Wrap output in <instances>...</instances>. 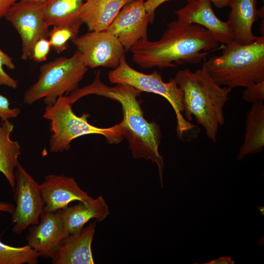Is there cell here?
Segmentation results:
<instances>
[{"mask_svg": "<svg viewBox=\"0 0 264 264\" xmlns=\"http://www.w3.org/2000/svg\"><path fill=\"white\" fill-rule=\"evenodd\" d=\"M101 71H97L93 82L82 88H78L68 96L70 103L73 105L81 98L95 94L116 101L122 107L123 119L122 135L129 143L132 156L137 159L144 158L156 164L161 188H163V158L158 152L161 138L159 125L153 121L149 122L144 118L138 100L141 91L126 84H116L110 87L100 79Z\"/></svg>", "mask_w": 264, "mask_h": 264, "instance_id": "cell-1", "label": "cell"}, {"mask_svg": "<svg viewBox=\"0 0 264 264\" xmlns=\"http://www.w3.org/2000/svg\"><path fill=\"white\" fill-rule=\"evenodd\" d=\"M219 43L204 27L178 20L170 22L158 41L142 39L131 48L132 59L145 69L175 67L185 63H200Z\"/></svg>", "mask_w": 264, "mask_h": 264, "instance_id": "cell-2", "label": "cell"}, {"mask_svg": "<svg viewBox=\"0 0 264 264\" xmlns=\"http://www.w3.org/2000/svg\"><path fill=\"white\" fill-rule=\"evenodd\" d=\"M206 59L201 68L194 72L188 68L179 70L174 79L183 91L184 118L190 122L195 117L207 137L216 143L219 127L224 123L223 108L232 88L214 80L206 69Z\"/></svg>", "mask_w": 264, "mask_h": 264, "instance_id": "cell-3", "label": "cell"}, {"mask_svg": "<svg viewBox=\"0 0 264 264\" xmlns=\"http://www.w3.org/2000/svg\"><path fill=\"white\" fill-rule=\"evenodd\" d=\"M206 69L220 86L247 87L264 81V36L240 44L234 41L224 45L221 54L206 59Z\"/></svg>", "mask_w": 264, "mask_h": 264, "instance_id": "cell-4", "label": "cell"}, {"mask_svg": "<svg viewBox=\"0 0 264 264\" xmlns=\"http://www.w3.org/2000/svg\"><path fill=\"white\" fill-rule=\"evenodd\" d=\"M43 117L50 121L52 134L49 145L51 153L68 150L73 140L87 134L102 135L110 144H118L124 138L120 123L110 128H101L88 123V113H84L81 116L75 115L66 95L60 96L52 105H46Z\"/></svg>", "mask_w": 264, "mask_h": 264, "instance_id": "cell-5", "label": "cell"}, {"mask_svg": "<svg viewBox=\"0 0 264 264\" xmlns=\"http://www.w3.org/2000/svg\"><path fill=\"white\" fill-rule=\"evenodd\" d=\"M88 69L78 50L69 58L59 57L42 65L37 81L24 93L23 102L31 105L44 99L46 105L53 104L60 96L78 88Z\"/></svg>", "mask_w": 264, "mask_h": 264, "instance_id": "cell-6", "label": "cell"}, {"mask_svg": "<svg viewBox=\"0 0 264 264\" xmlns=\"http://www.w3.org/2000/svg\"><path fill=\"white\" fill-rule=\"evenodd\" d=\"M108 77L113 84H122L131 86L141 92L153 93L165 98L174 109L176 118V131L179 139H191L197 126L187 121L184 112L183 93L174 79L164 82L161 75L154 70L150 74L139 72L127 63L125 56L119 65L109 71Z\"/></svg>", "mask_w": 264, "mask_h": 264, "instance_id": "cell-7", "label": "cell"}, {"mask_svg": "<svg viewBox=\"0 0 264 264\" xmlns=\"http://www.w3.org/2000/svg\"><path fill=\"white\" fill-rule=\"evenodd\" d=\"M14 199L15 206L12 214V231L20 234L30 225L39 222L44 202L40 184L19 163L15 169Z\"/></svg>", "mask_w": 264, "mask_h": 264, "instance_id": "cell-8", "label": "cell"}, {"mask_svg": "<svg viewBox=\"0 0 264 264\" xmlns=\"http://www.w3.org/2000/svg\"><path fill=\"white\" fill-rule=\"evenodd\" d=\"M4 17L20 35L22 59H31L35 44L41 38H47L49 31L42 4L19 0L10 8Z\"/></svg>", "mask_w": 264, "mask_h": 264, "instance_id": "cell-9", "label": "cell"}, {"mask_svg": "<svg viewBox=\"0 0 264 264\" xmlns=\"http://www.w3.org/2000/svg\"><path fill=\"white\" fill-rule=\"evenodd\" d=\"M88 68H115L125 56L126 50L118 39L107 31H89L71 41Z\"/></svg>", "mask_w": 264, "mask_h": 264, "instance_id": "cell-10", "label": "cell"}, {"mask_svg": "<svg viewBox=\"0 0 264 264\" xmlns=\"http://www.w3.org/2000/svg\"><path fill=\"white\" fill-rule=\"evenodd\" d=\"M151 21L144 0H133L121 8L106 31L114 35L127 52L139 40L148 39V27Z\"/></svg>", "mask_w": 264, "mask_h": 264, "instance_id": "cell-11", "label": "cell"}, {"mask_svg": "<svg viewBox=\"0 0 264 264\" xmlns=\"http://www.w3.org/2000/svg\"><path fill=\"white\" fill-rule=\"evenodd\" d=\"M175 13L178 21L204 27L219 43L226 45L234 41L229 21L224 22L220 19L214 12L209 1L193 0Z\"/></svg>", "mask_w": 264, "mask_h": 264, "instance_id": "cell-12", "label": "cell"}, {"mask_svg": "<svg viewBox=\"0 0 264 264\" xmlns=\"http://www.w3.org/2000/svg\"><path fill=\"white\" fill-rule=\"evenodd\" d=\"M69 236L66 232L58 211L43 212L38 224L29 228L27 244L44 258H51L61 243Z\"/></svg>", "mask_w": 264, "mask_h": 264, "instance_id": "cell-13", "label": "cell"}, {"mask_svg": "<svg viewBox=\"0 0 264 264\" xmlns=\"http://www.w3.org/2000/svg\"><path fill=\"white\" fill-rule=\"evenodd\" d=\"M40 187L44 202V212H55L72 201H84L91 198L73 177L65 175H47Z\"/></svg>", "mask_w": 264, "mask_h": 264, "instance_id": "cell-14", "label": "cell"}, {"mask_svg": "<svg viewBox=\"0 0 264 264\" xmlns=\"http://www.w3.org/2000/svg\"><path fill=\"white\" fill-rule=\"evenodd\" d=\"M96 222L80 232L68 236L58 246L51 257L53 264H93L91 243Z\"/></svg>", "mask_w": 264, "mask_h": 264, "instance_id": "cell-15", "label": "cell"}, {"mask_svg": "<svg viewBox=\"0 0 264 264\" xmlns=\"http://www.w3.org/2000/svg\"><path fill=\"white\" fill-rule=\"evenodd\" d=\"M58 212L68 235L80 232L89 220L101 221L110 214L109 206L102 196L79 201L78 204L67 206Z\"/></svg>", "mask_w": 264, "mask_h": 264, "instance_id": "cell-16", "label": "cell"}, {"mask_svg": "<svg viewBox=\"0 0 264 264\" xmlns=\"http://www.w3.org/2000/svg\"><path fill=\"white\" fill-rule=\"evenodd\" d=\"M257 0H229L231 10L229 21L234 36V41L240 44L253 42L257 37L252 31L253 24L258 16Z\"/></svg>", "mask_w": 264, "mask_h": 264, "instance_id": "cell-17", "label": "cell"}, {"mask_svg": "<svg viewBox=\"0 0 264 264\" xmlns=\"http://www.w3.org/2000/svg\"><path fill=\"white\" fill-rule=\"evenodd\" d=\"M133 0H87L81 6L79 18L89 31H105L121 8Z\"/></svg>", "mask_w": 264, "mask_h": 264, "instance_id": "cell-18", "label": "cell"}, {"mask_svg": "<svg viewBox=\"0 0 264 264\" xmlns=\"http://www.w3.org/2000/svg\"><path fill=\"white\" fill-rule=\"evenodd\" d=\"M243 142L237 156L241 160L249 154L261 152L264 147V105L263 102L253 103L246 114Z\"/></svg>", "mask_w": 264, "mask_h": 264, "instance_id": "cell-19", "label": "cell"}, {"mask_svg": "<svg viewBox=\"0 0 264 264\" xmlns=\"http://www.w3.org/2000/svg\"><path fill=\"white\" fill-rule=\"evenodd\" d=\"M14 125L9 120L0 119V173H2L14 191L15 169L19 163L21 146L10 138Z\"/></svg>", "mask_w": 264, "mask_h": 264, "instance_id": "cell-20", "label": "cell"}, {"mask_svg": "<svg viewBox=\"0 0 264 264\" xmlns=\"http://www.w3.org/2000/svg\"><path fill=\"white\" fill-rule=\"evenodd\" d=\"M84 0H47L42 4L44 20L49 26L80 28L79 11Z\"/></svg>", "mask_w": 264, "mask_h": 264, "instance_id": "cell-21", "label": "cell"}, {"mask_svg": "<svg viewBox=\"0 0 264 264\" xmlns=\"http://www.w3.org/2000/svg\"><path fill=\"white\" fill-rule=\"evenodd\" d=\"M40 255L28 244L15 247L0 240V264H37Z\"/></svg>", "mask_w": 264, "mask_h": 264, "instance_id": "cell-22", "label": "cell"}, {"mask_svg": "<svg viewBox=\"0 0 264 264\" xmlns=\"http://www.w3.org/2000/svg\"><path fill=\"white\" fill-rule=\"evenodd\" d=\"M49 31V40L51 47L60 53L68 47V42L77 36L79 28L75 26H54Z\"/></svg>", "mask_w": 264, "mask_h": 264, "instance_id": "cell-23", "label": "cell"}, {"mask_svg": "<svg viewBox=\"0 0 264 264\" xmlns=\"http://www.w3.org/2000/svg\"><path fill=\"white\" fill-rule=\"evenodd\" d=\"M3 66L11 70L15 68V65L12 59L0 48V86H5L16 89L18 86V81L10 77L4 71L3 69Z\"/></svg>", "mask_w": 264, "mask_h": 264, "instance_id": "cell-24", "label": "cell"}, {"mask_svg": "<svg viewBox=\"0 0 264 264\" xmlns=\"http://www.w3.org/2000/svg\"><path fill=\"white\" fill-rule=\"evenodd\" d=\"M242 98L244 101L252 104L264 102V81L252 84L245 87L242 91Z\"/></svg>", "mask_w": 264, "mask_h": 264, "instance_id": "cell-25", "label": "cell"}, {"mask_svg": "<svg viewBox=\"0 0 264 264\" xmlns=\"http://www.w3.org/2000/svg\"><path fill=\"white\" fill-rule=\"evenodd\" d=\"M51 47L49 39L46 38L40 39L34 45L31 59L37 62L46 61Z\"/></svg>", "mask_w": 264, "mask_h": 264, "instance_id": "cell-26", "label": "cell"}, {"mask_svg": "<svg viewBox=\"0 0 264 264\" xmlns=\"http://www.w3.org/2000/svg\"><path fill=\"white\" fill-rule=\"evenodd\" d=\"M20 112V109L11 108L9 100L0 94V119L1 120L15 118L19 115Z\"/></svg>", "mask_w": 264, "mask_h": 264, "instance_id": "cell-27", "label": "cell"}, {"mask_svg": "<svg viewBox=\"0 0 264 264\" xmlns=\"http://www.w3.org/2000/svg\"><path fill=\"white\" fill-rule=\"evenodd\" d=\"M169 0H147L144 1L146 11L150 15L153 21L156 9L164 2ZM188 2L193 0H186Z\"/></svg>", "mask_w": 264, "mask_h": 264, "instance_id": "cell-28", "label": "cell"}, {"mask_svg": "<svg viewBox=\"0 0 264 264\" xmlns=\"http://www.w3.org/2000/svg\"><path fill=\"white\" fill-rule=\"evenodd\" d=\"M19 0H0V20L4 17L10 8Z\"/></svg>", "mask_w": 264, "mask_h": 264, "instance_id": "cell-29", "label": "cell"}, {"mask_svg": "<svg viewBox=\"0 0 264 264\" xmlns=\"http://www.w3.org/2000/svg\"><path fill=\"white\" fill-rule=\"evenodd\" d=\"M235 261L228 256L221 257L218 259L213 260L209 262L200 264H234Z\"/></svg>", "mask_w": 264, "mask_h": 264, "instance_id": "cell-30", "label": "cell"}, {"mask_svg": "<svg viewBox=\"0 0 264 264\" xmlns=\"http://www.w3.org/2000/svg\"><path fill=\"white\" fill-rule=\"evenodd\" d=\"M15 206L11 203L0 202V212H7L12 214Z\"/></svg>", "mask_w": 264, "mask_h": 264, "instance_id": "cell-31", "label": "cell"}, {"mask_svg": "<svg viewBox=\"0 0 264 264\" xmlns=\"http://www.w3.org/2000/svg\"><path fill=\"white\" fill-rule=\"evenodd\" d=\"M212 2L217 8H222L228 6L229 0H205Z\"/></svg>", "mask_w": 264, "mask_h": 264, "instance_id": "cell-32", "label": "cell"}, {"mask_svg": "<svg viewBox=\"0 0 264 264\" xmlns=\"http://www.w3.org/2000/svg\"><path fill=\"white\" fill-rule=\"evenodd\" d=\"M20 0L26 1H29V2H33L35 3L43 4L45 2H46L47 0Z\"/></svg>", "mask_w": 264, "mask_h": 264, "instance_id": "cell-33", "label": "cell"}, {"mask_svg": "<svg viewBox=\"0 0 264 264\" xmlns=\"http://www.w3.org/2000/svg\"><path fill=\"white\" fill-rule=\"evenodd\" d=\"M258 211H260L262 215H264V206H256V207Z\"/></svg>", "mask_w": 264, "mask_h": 264, "instance_id": "cell-34", "label": "cell"}]
</instances>
